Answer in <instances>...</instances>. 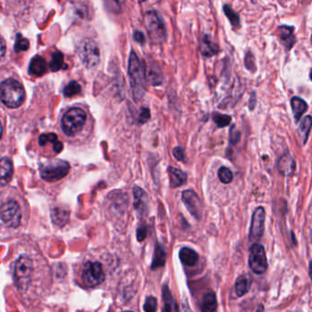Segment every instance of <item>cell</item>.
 Listing matches in <instances>:
<instances>
[{"label": "cell", "mask_w": 312, "mask_h": 312, "mask_svg": "<svg viewBox=\"0 0 312 312\" xmlns=\"http://www.w3.org/2000/svg\"><path fill=\"white\" fill-rule=\"evenodd\" d=\"M128 75L135 98L137 100L141 99L145 94L146 72L145 65L133 51H131L128 62Z\"/></svg>", "instance_id": "cell-1"}, {"label": "cell", "mask_w": 312, "mask_h": 312, "mask_svg": "<svg viewBox=\"0 0 312 312\" xmlns=\"http://www.w3.org/2000/svg\"><path fill=\"white\" fill-rule=\"evenodd\" d=\"M1 102L8 108H18L25 100V90L20 82L12 78L3 81L0 85Z\"/></svg>", "instance_id": "cell-2"}, {"label": "cell", "mask_w": 312, "mask_h": 312, "mask_svg": "<svg viewBox=\"0 0 312 312\" xmlns=\"http://www.w3.org/2000/svg\"><path fill=\"white\" fill-rule=\"evenodd\" d=\"M144 24L152 43L161 44L166 41V27L157 11H147L144 17Z\"/></svg>", "instance_id": "cell-3"}, {"label": "cell", "mask_w": 312, "mask_h": 312, "mask_svg": "<svg viewBox=\"0 0 312 312\" xmlns=\"http://www.w3.org/2000/svg\"><path fill=\"white\" fill-rule=\"evenodd\" d=\"M86 122V114L83 110L73 107L68 110L62 119V128L63 133L73 137L80 132Z\"/></svg>", "instance_id": "cell-4"}, {"label": "cell", "mask_w": 312, "mask_h": 312, "mask_svg": "<svg viewBox=\"0 0 312 312\" xmlns=\"http://www.w3.org/2000/svg\"><path fill=\"white\" fill-rule=\"evenodd\" d=\"M33 272V264L27 255H21L16 261L14 269V281L16 287L21 291L29 289Z\"/></svg>", "instance_id": "cell-5"}, {"label": "cell", "mask_w": 312, "mask_h": 312, "mask_svg": "<svg viewBox=\"0 0 312 312\" xmlns=\"http://www.w3.org/2000/svg\"><path fill=\"white\" fill-rule=\"evenodd\" d=\"M77 52L81 62L88 69L98 65L100 62V50L94 40L85 39L82 41L78 46Z\"/></svg>", "instance_id": "cell-6"}, {"label": "cell", "mask_w": 312, "mask_h": 312, "mask_svg": "<svg viewBox=\"0 0 312 312\" xmlns=\"http://www.w3.org/2000/svg\"><path fill=\"white\" fill-rule=\"evenodd\" d=\"M70 171V164L65 160H56L44 164L40 169L42 179L46 182H58Z\"/></svg>", "instance_id": "cell-7"}, {"label": "cell", "mask_w": 312, "mask_h": 312, "mask_svg": "<svg viewBox=\"0 0 312 312\" xmlns=\"http://www.w3.org/2000/svg\"><path fill=\"white\" fill-rule=\"evenodd\" d=\"M82 281L88 288H95L104 281L102 265L98 262H87L82 271Z\"/></svg>", "instance_id": "cell-8"}, {"label": "cell", "mask_w": 312, "mask_h": 312, "mask_svg": "<svg viewBox=\"0 0 312 312\" xmlns=\"http://www.w3.org/2000/svg\"><path fill=\"white\" fill-rule=\"evenodd\" d=\"M0 217L8 227H18L21 222V206L15 201H8L1 205Z\"/></svg>", "instance_id": "cell-9"}, {"label": "cell", "mask_w": 312, "mask_h": 312, "mask_svg": "<svg viewBox=\"0 0 312 312\" xmlns=\"http://www.w3.org/2000/svg\"><path fill=\"white\" fill-rule=\"evenodd\" d=\"M249 267L256 275L266 273L269 264L266 255L265 248L260 244H254L250 248Z\"/></svg>", "instance_id": "cell-10"}, {"label": "cell", "mask_w": 312, "mask_h": 312, "mask_svg": "<svg viewBox=\"0 0 312 312\" xmlns=\"http://www.w3.org/2000/svg\"><path fill=\"white\" fill-rule=\"evenodd\" d=\"M182 201L193 217L201 220L204 212V204L193 190L187 189L182 192Z\"/></svg>", "instance_id": "cell-11"}, {"label": "cell", "mask_w": 312, "mask_h": 312, "mask_svg": "<svg viewBox=\"0 0 312 312\" xmlns=\"http://www.w3.org/2000/svg\"><path fill=\"white\" fill-rule=\"evenodd\" d=\"M265 220L266 210L263 207L256 208L252 216V222L250 226L249 238L250 240H258L261 238L265 231Z\"/></svg>", "instance_id": "cell-12"}, {"label": "cell", "mask_w": 312, "mask_h": 312, "mask_svg": "<svg viewBox=\"0 0 312 312\" xmlns=\"http://www.w3.org/2000/svg\"><path fill=\"white\" fill-rule=\"evenodd\" d=\"M294 30H295L294 27L287 26V25H282L277 28L279 40L281 41L287 51H291L297 42V39L294 34Z\"/></svg>", "instance_id": "cell-13"}, {"label": "cell", "mask_w": 312, "mask_h": 312, "mask_svg": "<svg viewBox=\"0 0 312 312\" xmlns=\"http://www.w3.org/2000/svg\"><path fill=\"white\" fill-rule=\"evenodd\" d=\"M47 71H48L47 62L45 59L42 58V56L37 55L30 61L29 66V73L30 75L34 77H41L47 73Z\"/></svg>", "instance_id": "cell-14"}, {"label": "cell", "mask_w": 312, "mask_h": 312, "mask_svg": "<svg viewBox=\"0 0 312 312\" xmlns=\"http://www.w3.org/2000/svg\"><path fill=\"white\" fill-rule=\"evenodd\" d=\"M277 169L284 176H291L296 169L295 160L290 154H284L277 162Z\"/></svg>", "instance_id": "cell-15"}, {"label": "cell", "mask_w": 312, "mask_h": 312, "mask_svg": "<svg viewBox=\"0 0 312 312\" xmlns=\"http://www.w3.org/2000/svg\"><path fill=\"white\" fill-rule=\"evenodd\" d=\"M0 182H1V187H4L7 185V183L11 181L12 176H13V164L12 161L8 158H2L0 162Z\"/></svg>", "instance_id": "cell-16"}, {"label": "cell", "mask_w": 312, "mask_h": 312, "mask_svg": "<svg viewBox=\"0 0 312 312\" xmlns=\"http://www.w3.org/2000/svg\"><path fill=\"white\" fill-rule=\"evenodd\" d=\"M220 51L219 47L216 43H214L211 40H210L209 35H204L202 39L201 42V53L203 54L204 57H212L214 55H216Z\"/></svg>", "instance_id": "cell-17"}, {"label": "cell", "mask_w": 312, "mask_h": 312, "mask_svg": "<svg viewBox=\"0 0 312 312\" xmlns=\"http://www.w3.org/2000/svg\"><path fill=\"white\" fill-rule=\"evenodd\" d=\"M168 176L170 181V186L172 188H178L186 183L187 174L181 169L174 167H168Z\"/></svg>", "instance_id": "cell-18"}, {"label": "cell", "mask_w": 312, "mask_h": 312, "mask_svg": "<svg viewBox=\"0 0 312 312\" xmlns=\"http://www.w3.org/2000/svg\"><path fill=\"white\" fill-rule=\"evenodd\" d=\"M291 108L293 111V115L295 117L296 122H298L300 118L304 115V113L308 110V104L300 97L294 96L291 100Z\"/></svg>", "instance_id": "cell-19"}, {"label": "cell", "mask_w": 312, "mask_h": 312, "mask_svg": "<svg viewBox=\"0 0 312 312\" xmlns=\"http://www.w3.org/2000/svg\"><path fill=\"white\" fill-rule=\"evenodd\" d=\"M134 197L135 203L134 206L140 213H145L147 210V195L145 191L139 187L134 188Z\"/></svg>", "instance_id": "cell-20"}, {"label": "cell", "mask_w": 312, "mask_h": 312, "mask_svg": "<svg viewBox=\"0 0 312 312\" xmlns=\"http://www.w3.org/2000/svg\"><path fill=\"white\" fill-rule=\"evenodd\" d=\"M51 221L59 227H63L68 223L70 218V211L65 208H54L51 210Z\"/></svg>", "instance_id": "cell-21"}, {"label": "cell", "mask_w": 312, "mask_h": 312, "mask_svg": "<svg viewBox=\"0 0 312 312\" xmlns=\"http://www.w3.org/2000/svg\"><path fill=\"white\" fill-rule=\"evenodd\" d=\"M180 259L183 265L187 267H193L197 264L199 260V255L196 252L189 248V247H183L180 251Z\"/></svg>", "instance_id": "cell-22"}, {"label": "cell", "mask_w": 312, "mask_h": 312, "mask_svg": "<svg viewBox=\"0 0 312 312\" xmlns=\"http://www.w3.org/2000/svg\"><path fill=\"white\" fill-rule=\"evenodd\" d=\"M251 287V278L247 276H240L235 282V292L238 297L246 295Z\"/></svg>", "instance_id": "cell-23"}, {"label": "cell", "mask_w": 312, "mask_h": 312, "mask_svg": "<svg viewBox=\"0 0 312 312\" xmlns=\"http://www.w3.org/2000/svg\"><path fill=\"white\" fill-rule=\"evenodd\" d=\"M163 299L165 307L163 309L164 312H177L179 311V307L177 305V302L175 300L173 296L171 295V292L167 286L163 287Z\"/></svg>", "instance_id": "cell-24"}, {"label": "cell", "mask_w": 312, "mask_h": 312, "mask_svg": "<svg viewBox=\"0 0 312 312\" xmlns=\"http://www.w3.org/2000/svg\"><path fill=\"white\" fill-rule=\"evenodd\" d=\"M217 310V299L213 292L206 294L202 301V311L204 312H215Z\"/></svg>", "instance_id": "cell-25"}, {"label": "cell", "mask_w": 312, "mask_h": 312, "mask_svg": "<svg viewBox=\"0 0 312 312\" xmlns=\"http://www.w3.org/2000/svg\"><path fill=\"white\" fill-rule=\"evenodd\" d=\"M167 258V254L166 251L164 250V248L162 246H160V244H158V246L156 247L155 250V255L153 258L152 265H151V269H157L160 267H163L165 265Z\"/></svg>", "instance_id": "cell-26"}, {"label": "cell", "mask_w": 312, "mask_h": 312, "mask_svg": "<svg viewBox=\"0 0 312 312\" xmlns=\"http://www.w3.org/2000/svg\"><path fill=\"white\" fill-rule=\"evenodd\" d=\"M64 65L63 54L61 51H55L51 54V61L50 62V69L51 72H58L62 69Z\"/></svg>", "instance_id": "cell-27"}, {"label": "cell", "mask_w": 312, "mask_h": 312, "mask_svg": "<svg viewBox=\"0 0 312 312\" xmlns=\"http://www.w3.org/2000/svg\"><path fill=\"white\" fill-rule=\"evenodd\" d=\"M224 12L225 16L227 17V19L229 20V21L231 23L233 28H237L240 26V17L238 13H236L231 6L225 4L224 6Z\"/></svg>", "instance_id": "cell-28"}, {"label": "cell", "mask_w": 312, "mask_h": 312, "mask_svg": "<svg viewBox=\"0 0 312 312\" xmlns=\"http://www.w3.org/2000/svg\"><path fill=\"white\" fill-rule=\"evenodd\" d=\"M312 116H305L304 119L302 120V122L300 124V126H299V131H300V133L302 134V137L304 138V139H303V143H306L307 139L309 138V135H310V132H311V129H312Z\"/></svg>", "instance_id": "cell-29"}, {"label": "cell", "mask_w": 312, "mask_h": 312, "mask_svg": "<svg viewBox=\"0 0 312 312\" xmlns=\"http://www.w3.org/2000/svg\"><path fill=\"white\" fill-rule=\"evenodd\" d=\"M81 85L76 81L70 82L66 87L63 89V95L66 97H72L73 95H78L81 92Z\"/></svg>", "instance_id": "cell-30"}, {"label": "cell", "mask_w": 312, "mask_h": 312, "mask_svg": "<svg viewBox=\"0 0 312 312\" xmlns=\"http://www.w3.org/2000/svg\"><path fill=\"white\" fill-rule=\"evenodd\" d=\"M212 119H213L214 123L217 125L218 127H225V126L229 125L232 121L231 116H228V115H223L220 113H213Z\"/></svg>", "instance_id": "cell-31"}, {"label": "cell", "mask_w": 312, "mask_h": 312, "mask_svg": "<svg viewBox=\"0 0 312 312\" xmlns=\"http://www.w3.org/2000/svg\"><path fill=\"white\" fill-rule=\"evenodd\" d=\"M29 48V42L21 34H18L16 38V43H15L14 50L16 52L28 51Z\"/></svg>", "instance_id": "cell-32"}, {"label": "cell", "mask_w": 312, "mask_h": 312, "mask_svg": "<svg viewBox=\"0 0 312 312\" xmlns=\"http://www.w3.org/2000/svg\"><path fill=\"white\" fill-rule=\"evenodd\" d=\"M218 178L223 183L228 184L232 182L233 175L231 169H229L228 167H222L218 170Z\"/></svg>", "instance_id": "cell-33"}, {"label": "cell", "mask_w": 312, "mask_h": 312, "mask_svg": "<svg viewBox=\"0 0 312 312\" xmlns=\"http://www.w3.org/2000/svg\"><path fill=\"white\" fill-rule=\"evenodd\" d=\"M148 79L150 81V83L153 85H159L162 83V73L159 68L151 67L150 72L148 74Z\"/></svg>", "instance_id": "cell-34"}, {"label": "cell", "mask_w": 312, "mask_h": 312, "mask_svg": "<svg viewBox=\"0 0 312 312\" xmlns=\"http://www.w3.org/2000/svg\"><path fill=\"white\" fill-rule=\"evenodd\" d=\"M104 2L109 10L114 13L121 12L125 4V0H104Z\"/></svg>", "instance_id": "cell-35"}, {"label": "cell", "mask_w": 312, "mask_h": 312, "mask_svg": "<svg viewBox=\"0 0 312 312\" xmlns=\"http://www.w3.org/2000/svg\"><path fill=\"white\" fill-rule=\"evenodd\" d=\"M56 141H58V138H57L56 134H54V133L42 134L39 138V145L42 146L47 145L48 143L54 144Z\"/></svg>", "instance_id": "cell-36"}, {"label": "cell", "mask_w": 312, "mask_h": 312, "mask_svg": "<svg viewBox=\"0 0 312 312\" xmlns=\"http://www.w3.org/2000/svg\"><path fill=\"white\" fill-rule=\"evenodd\" d=\"M158 309V300L154 297L146 298L144 304V311L146 312H154Z\"/></svg>", "instance_id": "cell-37"}, {"label": "cell", "mask_w": 312, "mask_h": 312, "mask_svg": "<svg viewBox=\"0 0 312 312\" xmlns=\"http://www.w3.org/2000/svg\"><path fill=\"white\" fill-rule=\"evenodd\" d=\"M245 65L247 67V70L250 72H255L256 70V66H255V62H254V55L252 54L251 51H248L245 57Z\"/></svg>", "instance_id": "cell-38"}, {"label": "cell", "mask_w": 312, "mask_h": 312, "mask_svg": "<svg viewBox=\"0 0 312 312\" xmlns=\"http://www.w3.org/2000/svg\"><path fill=\"white\" fill-rule=\"evenodd\" d=\"M150 118V112H149V109L143 107L140 111V114H139V118H138V121L140 124H145L149 120Z\"/></svg>", "instance_id": "cell-39"}, {"label": "cell", "mask_w": 312, "mask_h": 312, "mask_svg": "<svg viewBox=\"0 0 312 312\" xmlns=\"http://www.w3.org/2000/svg\"><path fill=\"white\" fill-rule=\"evenodd\" d=\"M230 140L231 142L235 144L240 140V132L235 129V125H233L232 126V129L230 130Z\"/></svg>", "instance_id": "cell-40"}, {"label": "cell", "mask_w": 312, "mask_h": 312, "mask_svg": "<svg viewBox=\"0 0 312 312\" xmlns=\"http://www.w3.org/2000/svg\"><path fill=\"white\" fill-rule=\"evenodd\" d=\"M147 234V229L146 226H140L138 228V232H137V238L139 242H142L145 239Z\"/></svg>", "instance_id": "cell-41"}, {"label": "cell", "mask_w": 312, "mask_h": 312, "mask_svg": "<svg viewBox=\"0 0 312 312\" xmlns=\"http://www.w3.org/2000/svg\"><path fill=\"white\" fill-rule=\"evenodd\" d=\"M173 155H174L175 158L180 161H183L185 159V152L183 150V148L178 146V147H175L173 149Z\"/></svg>", "instance_id": "cell-42"}, {"label": "cell", "mask_w": 312, "mask_h": 312, "mask_svg": "<svg viewBox=\"0 0 312 312\" xmlns=\"http://www.w3.org/2000/svg\"><path fill=\"white\" fill-rule=\"evenodd\" d=\"M134 39H135L136 42H138L139 43H145V35H144L143 32H141V31H135V33H134Z\"/></svg>", "instance_id": "cell-43"}, {"label": "cell", "mask_w": 312, "mask_h": 312, "mask_svg": "<svg viewBox=\"0 0 312 312\" xmlns=\"http://www.w3.org/2000/svg\"><path fill=\"white\" fill-rule=\"evenodd\" d=\"M63 148V145L61 141H56L54 144H53V150L56 153H60Z\"/></svg>", "instance_id": "cell-44"}, {"label": "cell", "mask_w": 312, "mask_h": 312, "mask_svg": "<svg viewBox=\"0 0 312 312\" xmlns=\"http://www.w3.org/2000/svg\"><path fill=\"white\" fill-rule=\"evenodd\" d=\"M1 42H2V45H1V56L3 57L4 54H5V41H4L3 38L1 39Z\"/></svg>", "instance_id": "cell-45"}, {"label": "cell", "mask_w": 312, "mask_h": 312, "mask_svg": "<svg viewBox=\"0 0 312 312\" xmlns=\"http://www.w3.org/2000/svg\"><path fill=\"white\" fill-rule=\"evenodd\" d=\"M310 276H311V279L312 281V261L311 262V265H310Z\"/></svg>", "instance_id": "cell-46"}, {"label": "cell", "mask_w": 312, "mask_h": 312, "mask_svg": "<svg viewBox=\"0 0 312 312\" xmlns=\"http://www.w3.org/2000/svg\"><path fill=\"white\" fill-rule=\"evenodd\" d=\"M310 78H311V80L312 81V69L311 70V73H310Z\"/></svg>", "instance_id": "cell-47"}, {"label": "cell", "mask_w": 312, "mask_h": 312, "mask_svg": "<svg viewBox=\"0 0 312 312\" xmlns=\"http://www.w3.org/2000/svg\"><path fill=\"white\" fill-rule=\"evenodd\" d=\"M146 0H139V2H145Z\"/></svg>", "instance_id": "cell-48"}]
</instances>
